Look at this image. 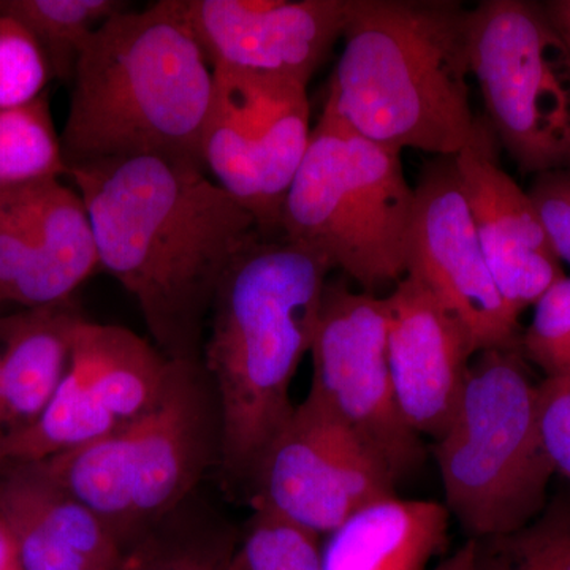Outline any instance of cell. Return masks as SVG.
Instances as JSON below:
<instances>
[{
	"mask_svg": "<svg viewBox=\"0 0 570 570\" xmlns=\"http://www.w3.org/2000/svg\"><path fill=\"white\" fill-rule=\"evenodd\" d=\"M100 268L134 296L167 358L202 362L217 285L264 238L204 168L159 157L73 165Z\"/></svg>",
	"mask_w": 570,
	"mask_h": 570,
	"instance_id": "cell-1",
	"label": "cell"
},
{
	"mask_svg": "<svg viewBox=\"0 0 570 570\" xmlns=\"http://www.w3.org/2000/svg\"><path fill=\"white\" fill-rule=\"evenodd\" d=\"M333 266L284 236L258 239L217 285L202 366L220 423L225 482L249 485L294 414L292 381L316 335Z\"/></svg>",
	"mask_w": 570,
	"mask_h": 570,
	"instance_id": "cell-2",
	"label": "cell"
},
{
	"mask_svg": "<svg viewBox=\"0 0 570 570\" xmlns=\"http://www.w3.org/2000/svg\"><path fill=\"white\" fill-rule=\"evenodd\" d=\"M69 86L61 134L67 167L159 157L205 170L202 145L214 71L186 0H159L104 22Z\"/></svg>",
	"mask_w": 570,
	"mask_h": 570,
	"instance_id": "cell-3",
	"label": "cell"
},
{
	"mask_svg": "<svg viewBox=\"0 0 570 570\" xmlns=\"http://www.w3.org/2000/svg\"><path fill=\"white\" fill-rule=\"evenodd\" d=\"M469 17L450 0H351L324 108L379 145L455 157L482 126L469 96Z\"/></svg>",
	"mask_w": 570,
	"mask_h": 570,
	"instance_id": "cell-4",
	"label": "cell"
},
{
	"mask_svg": "<svg viewBox=\"0 0 570 570\" xmlns=\"http://www.w3.org/2000/svg\"><path fill=\"white\" fill-rule=\"evenodd\" d=\"M521 346L480 351L434 459L445 508L469 539L520 530L546 509L557 474L538 419V384Z\"/></svg>",
	"mask_w": 570,
	"mask_h": 570,
	"instance_id": "cell-5",
	"label": "cell"
},
{
	"mask_svg": "<svg viewBox=\"0 0 570 570\" xmlns=\"http://www.w3.org/2000/svg\"><path fill=\"white\" fill-rule=\"evenodd\" d=\"M414 202L401 151L367 140L324 108L285 197L281 235L374 295L406 276Z\"/></svg>",
	"mask_w": 570,
	"mask_h": 570,
	"instance_id": "cell-6",
	"label": "cell"
},
{
	"mask_svg": "<svg viewBox=\"0 0 570 570\" xmlns=\"http://www.w3.org/2000/svg\"><path fill=\"white\" fill-rule=\"evenodd\" d=\"M219 411L202 362L171 360L163 395L148 412L36 464L126 542L175 509L219 464Z\"/></svg>",
	"mask_w": 570,
	"mask_h": 570,
	"instance_id": "cell-7",
	"label": "cell"
},
{
	"mask_svg": "<svg viewBox=\"0 0 570 570\" xmlns=\"http://www.w3.org/2000/svg\"><path fill=\"white\" fill-rule=\"evenodd\" d=\"M469 62L489 124L523 174L570 171V51L543 3L485 0Z\"/></svg>",
	"mask_w": 570,
	"mask_h": 570,
	"instance_id": "cell-8",
	"label": "cell"
},
{
	"mask_svg": "<svg viewBox=\"0 0 570 570\" xmlns=\"http://www.w3.org/2000/svg\"><path fill=\"white\" fill-rule=\"evenodd\" d=\"M202 159L206 174L245 206L266 238L281 235L285 197L311 134L306 85L214 67Z\"/></svg>",
	"mask_w": 570,
	"mask_h": 570,
	"instance_id": "cell-9",
	"label": "cell"
},
{
	"mask_svg": "<svg viewBox=\"0 0 570 570\" xmlns=\"http://www.w3.org/2000/svg\"><path fill=\"white\" fill-rule=\"evenodd\" d=\"M316 397L346 425L396 485L425 463L422 436L397 403L387 355V299L326 283L313 346Z\"/></svg>",
	"mask_w": 570,
	"mask_h": 570,
	"instance_id": "cell-10",
	"label": "cell"
},
{
	"mask_svg": "<svg viewBox=\"0 0 570 570\" xmlns=\"http://www.w3.org/2000/svg\"><path fill=\"white\" fill-rule=\"evenodd\" d=\"M254 512L321 535L355 512L396 497L377 456L311 395L266 450L253 482Z\"/></svg>",
	"mask_w": 570,
	"mask_h": 570,
	"instance_id": "cell-11",
	"label": "cell"
},
{
	"mask_svg": "<svg viewBox=\"0 0 570 570\" xmlns=\"http://www.w3.org/2000/svg\"><path fill=\"white\" fill-rule=\"evenodd\" d=\"M170 367V358L130 330L85 318L50 404L7 438V463H39L115 433L156 404Z\"/></svg>",
	"mask_w": 570,
	"mask_h": 570,
	"instance_id": "cell-12",
	"label": "cell"
},
{
	"mask_svg": "<svg viewBox=\"0 0 570 570\" xmlns=\"http://www.w3.org/2000/svg\"><path fill=\"white\" fill-rule=\"evenodd\" d=\"M414 194L406 275L422 281L466 325L478 352L519 346V318L491 276L455 157L428 163Z\"/></svg>",
	"mask_w": 570,
	"mask_h": 570,
	"instance_id": "cell-13",
	"label": "cell"
},
{
	"mask_svg": "<svg viewBox=\"0 0 570 570\" xmlns=\"http://www.w3.org/2000/svg\"><path fill=\"white\" fill-rule=\"evenodd\" d=\"M99 268L91 219L71 184L0 189V307L67 302Z\"/></svg>",
	"mask_w": 570,
	"mask_h": 570,
	"instance_id": "cell-14",
	"label": "cell"
},
{
	"mask_svg": "<svg viewBox=\"0 0 570 570\" xmlns=\"http://www.w3.org/2000/svg\"><path fill=\"white\" fill-rule=\"evenodd\" d=\"M212 67L307 86L343 39L351 0H186Z\"/></svg>",
	"mask_w": 570,
	"mask_h": 570,
	"instance_id": "cell-15",
	"label": "cell"
},
{
	"mask_svg": "<svg viewBox=\"0 0 570 570\" xmlns=\"http://www.w3.org/2000/svg\"><path fill=\"white\" fill-rule=\"evenodd\" d=\"M385 299L397 403L415 433L438 441L459 412L478 348L466 325L417 277L404 276Z\"/></svg>",
	"mask_w": 570,
	"mask_h": 570,
	"instance_id": "cell-16",
	"label": "cell"
},
{
	"mask_svg": "<svg viewBox=\"0 0 570 570\" xmlns=\"http://www.w3.org/2000/svg\"><path fill=\"white\" fill-rule=\"evenodd\" d=\"M497 142L482 124L455 163L491 276L520 318L566 275L530 195L499 167Z\"/></svg>",
	"mask_w": 570,
	"mask_h": 570,
	"instance_id": "cell-17",
	"label": "cell"
},
{
	"mask_svg": "<svg viewBox=\"0 0 570 570\" xmlns=\"http://www.w3.org/2000/svg\"><path fill=\"white\" fill-rule=\"evenodd\" d=\"M0 515L22 570H127L126 542L36 463L0 468Z\"/></svg>",
	"mask_w": 570,
	"mask_h": 570,
	"instance_id": "cell-18",
	"label": "cell"
},
{
	"mask_svg": "<svg viewBox=\"0 0 570 570\" xmlns=\"http://www.w3.org/2000/svg\"><path fill=\"white\" fill-rule=\"evenodd\" d=\"M75 299L0 316V384L7 438L39 420L70 366L78 326Z\"/></svg>",
	"mask_w": 570,
	"mask_h": 570,
	"instance_id": "cell-19",
	"label": "cell"
},
{
	"mask_svg": "<svg viewBox=\"0 0 570 570\" xmlns=\"http://www.w3.org/2000/svg\"><path fill=\"white\" fill-rule=\"evenodd\" d=\"M450 512L434 501L397 497L366 505L332 532L324 570H425L445 550Z\"/></svg>",
	"mask_w": 570,
	"mask_h": 570,
	"instance_id": "cell-20",
	"label": "cell"
},
{
	"mask_svg": "<svg viewBox=\"0 0 570 570\" xmlns=\"http://www.w3.org/2000/svg\"><path fill=\"white\" fill-rule=\"evenodd\" d=\"M129 10L119 0H0V14L20 22L43 51L52 78L70 85L94 32Z\"/></svg>",
	"mask_w": 570,
	"mask_h": 570,
	"instance_id": "cell-21",
	"label": "cell"
},
{
	"mask_svg": "<svg viewBox=\"0 0 570 570\" xmlns=\"http://www.w3.org/2000/svg\"><path fill=\"white\" fill-rule=\"evenodd\" d=\"M69 174L47 94L0 111V189Z\"/></svg>",
	"mask_w": 570,
	"mask_h": 570,
	"instance_id": "cell-22",
	"label": "cell"
},
{
	"mask_svg": "<svg viewBox=\"0 0 570 570\" xmlns=\"http://www.w3.org/2000/svg\"><path fill=\"white\" fill-rule=\"evenodd\" d=\"M474 570H570V491L520 530L475 540Z\"/></svg>",
	"mask_w": 570,
	"mask_h": 570,
	"instance_id": "cell-23",
	"label": "cell"
},
{
	"mask_svg": "<svg viewBox=\"0 0 570 570\" xmlns=\"http://www.w3.org/2000/svg\"><path fill=\"white\" fill-rule=\"evenodd\" d=\"M317 538L255 512L245 539L230 551L220 570H324Z\"/></svg>",
	"mask_w": 570,
	"mask_h": 570,
	"instance_id": "cell-24",
	"label": "cell"
},
{
	"mask_svg": "<svg viewBox=\"0 0 570 570\" xmlns=\"http://www.w3.org/2000/svg\"><path fill=\"white\" fill-rule=\"evenodd\" d=\"M520 346L524 358L546 374L543 379L570 381V277L540 296Z\"/></svg>",
	"mask_w": 570,
	"mask_h": 570,
	"instance_id": "cell-25",
	"label": "cell"
},
{
	"mask_svg": "<svg viewBox=\"0 0 570 570\" xmlns=\"http://www.w3.org/2000/svg\"><path fill=\"white\" fill-rule=\"evenodd\" d=\"M51 78L47 58L31 33L0 14V111L39 99Z\"/></svg>",
	"mask_w": 570,
	"mask_h": 570,
	"instance_id": "cell-26",
	"label": "cell"
},
{
	"mask_svg": "<svg viewBox=\"0 0 570 570\" xmlns=\"http://www.w3.org/2000/svg\"><path fill=\"white\" fill-rule=\"evenodd\" d=\"M540 438L554 471L570 480V381L543 379L538 384Z\"/></svg>",
	"mask_w": 570,
	"mask_h": 570,
	"instance_id": "cell-27",
	"label": "cell"
},
{
	"mask_svg": "<svg viewBox=\"0 0 570 570\" xmlns=\"http://www.w3.org/2000/svg\"><path fill=\"white\" fill-rule=\"evenodd\" d=\"M528 195L538 209L554 253L570 265V171L535 176Z\"/></svg>",
	"mask_w": 570,
	"mask_h": 570,
	"instance_id": "cell-28",
	"label": "cell"
},
{
	"mask_svg": "<svg viewBox=\"0 0 570 570\" xmlns=\"http://www.w3.org/2000/svg\"><path fill=\"white\" fill-rule=\"evenodd\" d=\"M230 551L183 549L129 564L127 570H220Z\"/></svg>",
	"mask_w": 570,
	"mask_h": 570,
	"instance_id": "cell-29",
	"label": "cell"
},
{
	"mask_svg": "<svg viewBox=\"0 0 570 570\" xmlns=\"http://www.w3.org/2000/svg\"><path fill=\"white\" fill-rule=\"evenodd\" d=\"M0 570H22L17 543L2 515H0Z\"/></svg>",
	"mask_w": 570,
	"mask_h": 570,
	"instance_id": "cell-30",
	"label": "cell"
},
{
	"mask_svg": "<svg viewBox=\"0 0 570 570\" xmlns=\"http://www.w3.org/2000/svg\"><path fill=\"white\" fill-rule=\"evenodd\" d=\"M475 540L468 539L455 553L439 562L433 570H474Z\"/></svg>",
	"mask_w": 570,
	"mask_h": 570,
	"instance_id": "cell-31",
	"label": "cell"
},
{
	"mask_svg": "<svg viewBox=\"0 0 570 570\" xmlns=\"http://www.w3.org/2000/svg\"><path fill=\"white\" fill-rule=\"evenodd\" d=\"M543 6L549 11L554 28L561 33L570 51V0H553V2H547Z\"/></svg>",
	"mask_w": 570,
	"mask_h": 570,
	"instance_id": "cell-32",
	"label": "cell"
},
{
	"mask_svg": "<svg viewBox=\"0 0 570 570\" xmlns=\"http://www.w3.org/2000/svg\"><path fill=\"white\" fill-rule=\"evenodd\" d=\"M6 442H7V426H6V411H3L2 384H0V468L6 466Z\"/></svg>",
	"mask_w": 570,
	"mask_h": 570,
	"instance_id": "cell-33",
	"label": "cell"
}]
</instances>
